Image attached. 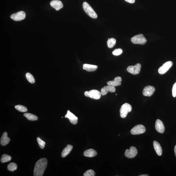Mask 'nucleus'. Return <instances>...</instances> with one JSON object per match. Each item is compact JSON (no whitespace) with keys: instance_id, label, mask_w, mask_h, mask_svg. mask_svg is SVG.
I'll return each instance as SVG.
<instances>
[{"instance_id":"nucleus-1","label":"nucleus","mask_w":176,"mask_h":176,"mask_svg":"<svg viewBox=\"0 0 176 176\" xmlns=\"http://www.w3.org/2000/svg\"><path fill=\"white\" fill-rule=\"evenodd\" d=\"M48 161L45 158H42L36 162L35 164L33 175L34 176H42L47 165Z\"/></svg>"},{"instance_id":"nucleus-2","label":"nucleus","mask_w":176,"mask_h":176,"mask_svg":"<svg viewBox=\"0 0 176 176\" xmlns=\"http://www.w3.org/2000/svg\"><path fill=\"white\" fill-rule=\"evenodd\" d=\"M83 8L84 12L89 16L93 18H97V15L91 7L86 2H84L83 4Z\"/></svg>"},{"instance_id":"nucleus-3","label":"nucleus","mask_w":176,"mask_h":176,"mask_svg":"<svg viewBox=\"0 0 176 176\" xmlns=\"http://www.w3.org/2000/svg\"><path fill=\"white\" fill-rule=\"evenodd\" d=\"M132 106L128 103H124L122 105L120 110V116L122 118H125L128 113L132 110Z\"/></svg>"},{"instance_id":"nucleus-4","label":"nucleus","mask_w":176,"mask_h":176,"mask_svg":"<svg viewBox=\"0 0 176 176\" xmlns=\"http://www.w3.org/2000/svg\"><path fill=\"white\" fill-rule=\"evenodd\" d=\"M131 41L134 44H141L144 45L147 42V40L142 34H139L131 38Z\"/></svg>"},{"instance_id":"nucleus-5","label":"nucleus","mask_w":176,"mask_h":176,"mask_svg":"<svg viewBox=\"0 0 176 176\" xmlns=\"http://www.w3.org/2000/svg\"><path fill=\"white\" fill-rule=\"evenodd\" d=\"M86 97L95 100H99L101 97V92L97 90H92L86 91L84 93Z\"/></svg>"},{"instance_id":"nucleus-6","label":"nucleus","mask_w":176,"mask_h":176,"mask_svg":"<svg viewBox=\"0 0 176 176\" xmlns=\"http://www.w3.org/2000/svg\"><path fill=\"white\" fill-rule=\"evenodd\" d=\"M146 131V129L144 126L142 125H138L134 127L131 132L132 135H139L144 133Z\"/></svg>"},{"instance_id":"nucleus-7","label":"nucleus","mask_w":176,"mask_h":176,"mask_svg":"<svg viewBox=\"0 0 176 176\" xmlns=\"http://www.w3.org/2000/svg\"><path fill=\"white\" fill-rule=\"evenodd\" d=\"M141 64L137 63L134 66H130L128 67L127 71L133 75L139 74L141 71Z\"/></svg>"},{"instance_id":"nucleus-8","label":"nucleus","mask_w":176,"mask_h":176,"mask_svg":"<svg viewBox=\"0 0 176 176\" xmlns=\"http://www.w3.org/2000/svg\"><path fill=\"white\" fill-rule=\"evenodd\" d=\"M173 65V62L171 61H168L165 62V63L163 64V65L160 67L159 69L158 72L160 74H164Z\"/></svg>"},{"instance_id":"nucleus-9","label":"nucleus","mask_w":176,"mask_h":176,"mask_svg":"<svg viewBox=\"0 0 176 176\" xmlns=\"http://www.w3.org/2000/svg\"><path fill=\"white\" fill-rule=\"evenodd\" d=\"M137 153L138 151L136 148L132 146L130 147V150L127 149L126 150L125 155L126 157L129 159H132L136 156Z\"/></svg>"},{"instance_id":"nucleus-10","label":"nucleus","mask_w":176,"mask_h":176,"mask_svg":"<svg viewBox=\"0 0 176 176\" xmlns=\"http://www.w3.org/2000/svg\"><path fill=\"white\" fill-rule=\"evenodd\" d=\"M26 13L23 11H20L11 15V18L15 21H21L25 18Z\"/></svg>"},{"instance_id":"nucleus-11","label":"nucleus","mask_w":176,"mask_h":176,"mask_svg":"<svg viewBox=\"0 0 176 176\" xmlns=\"http://www.w3.org/2000/svg\"><path fill=\"white\" fill-rule=\"evenodd\" d=\"M155 91L154 87L148 86L145 87L142 91V94L144 96L150 97L153 95Z\"/></svg>"},{"instance_id":"nucleus-12","label":"nucleus","mask_w":176,"mask_h":176,"mask_svg":"<svg viewBox=\"0 0 176 176\" xmlns=\"http://www.w3.org/2000/svg\"><path fill=\"white\" fill-rule=\"evenodd\" d=\"M116 89L115 86L108 85L105 86L101 90V94L102 96H104L108 92L114 93L115 92Z\"/></svg>"},{"instance_id":"nucleus-13","label":"nucleus","mask_w":176,"mask_h":176,"mask_svg":"<svg viewBox=\"0 0 176 176\" xmlns=\"http://www.w3.org/2000/svg\"><path fill=\"white\" fill-rule=\"evenodd\" d=\"M155 128L158 132L163 133L164 132L165 127L161 120L159 119L156 120L155 123Z\"/></svg>"},{"instance_id":"nucleus-14","label":"nucleus","mask_w":176,"mask_h":176,"mask_svg":"<svg viewBox=\"0 0 176 176\" xmlns=\"http://www.w3.org/2000/svg\"><path fill=\"white\" fill-rule=\"evenodd\" d=\"M65 117L68 118L71 123L73 125L76 124L78 123V117L71 113L70 111H68Z\"/></svg>"},{"instance_id":"nucleus-15","label":"nucleus","mask_w":176,"mask_h":176,"mask_svg":"<svg viewBox=\"0 0 176 176\" xmlns=\"http://www.w3.org/2000/svg\"><path fill=\"white\" fill-rule=\"evenodd\" d=\"M50 5L57 11H59L63 7V5L62 2L59 0H53L50 2Z\"/></svg>"},{"instance_id":"nucleus-16","label":"nucleus","mask_w":176,"mask_h":176,"mask_svg":"<svg viewBox=\"0 0 176 176\" xmlns=\"http://www.w3.org/2000/svg\"><path fill=\"white\" fill-rule=\"evenodd\" d=\"M122 79L121 77L118 76L115 78L113 81H109L107 82L108 85L113 86H117L121 85Z\"/></svg>"},{"instance_id":"nucleus-17","label":"nucleus","mask_w":176,"mask_h":176,"mask_svg":"<svg viewBox=\"0 0 176 176\" xmlns=\"http://www.w3.org/2000/svg\"><path fill=\"white\" fill-rule=\"evenodd\" d=\"M10 141V139L8 136L7 133L4 132L1 139V144L2 146H4L8 144Z\"/></svg>"},{"instance_id":"nucleus-18","label":"nucleus","mask_w":176,"mask_h":176,"mask_svg":"<svg viewBox=\"0 0 176 176\" xmlns=\"http://www.w3.org/2000/svg\"><path fill=\"white\" fill-rule=\"evenodd\" d=\"M98 68V66L88 64H85L83 65V69L88 72H94Z\"/></svg>"},{"instance_id":"nucleus-19","label":"nucleus","mask_w":176,"mask_h":176,"mask_svg":"<svg viewBox=\"0 0 176 176\" xmlns=\"http://www.w3.org/2000/svg\"><path fill=\"white\" fill-rule=\"evenodd\" d=\"M97 154V151L92 149H88L84 151V156L90 158L94 157Z\"/></svg>"},{"instance_id":"nucleus-20","label":"nucleus","mask_w":176,"mask_h":176,"mask_svg":"<svg viewBox=\"0 0 176 176\" xmlns=\"http://www.w3.org/2000/svg\"><path fill=\"white\" fill-rule=\"evenodd\" d=\"M153 144L154 148L157 155L159 156H161L162 154V150L160 144L156 141H154Z\"/></svg>"},{"instance_id":"nucleus-21","label":"nucleus","mask_w":176,"mask_h":176,"mask_svg":"<svg viewBox=\"0 0 176 176\" xmlns=\"http://www.w3.org/2000/svg\"><path fill=\"white\" fill-rule=\"evenodd\" d=\"M73 147L72 145L68 144L66 148H65L61 153V156L62 158H65L73 150Z\"/></svg>"},{"instance_id":"nucleus-22","label":"nucleus","mask_w":176,"mask_h":176,"mask_svg":"<svg viewBox=\"0 0 176 176\" xmlns=\"http://www.w3.org/2000/svg\"><path fill=\"white\" fill-rule=\"evenodd\" d=\"M24 116L26 118L29 120L30 121H36L38 119V117L37 116L29 113H25L24 114Z\"/></svg>"},{"instance_id":"nucleus-23","label":"nucleus","mask_w":176,"mask_h":176,"mask_svg":"<svg viewBox=\"0 0 176 176\" xmlns=\"http://www.w3.org/2000/svg\"><path fill=\"white\" fill-rule=\"evenodd\" d=\"M116 43V40L114 38H111L108 39L107 44L108 47L110 48H112L114 46Z\"/></svg>"},{"instance_id":"nucleus-24","label":"nucleus","mask_w":176,"mask_h":176,"mask_svg":"<svg viewBox=\"0 0 176 176\" xmlns=\"http://www.w3.org/2000/svg\"><path fill=\"white\" fill-rule=\"evenodd\" d=\"M12 160V157L6 154L2 155L1 161L2 163H5L10 161Z\"/></svg>"},{"instance_id":"nucleus-25","label":"nucleus","mask_w":176,"mask_h":176,"mask_svg":"<svg viewBox=\"0 0 176 176\" xmlns=\"http://www.w3.org/2000/svg\"><path fill=\"white\" fill-rule=\"evenodd\" d=\"M17 165L14 163L12 162L8 165L7 167L8 170L11 171H13L17 170Z\"/></svg>"},{"instance_id":"nucleus-26","label":"nucleus","mask_w":176,"mask_h":176,"mask_svg":"<svg viewBox=\"0 0 176 176\" xmlns=\"http://www.w3.org/2000/svg\"><path fill=\"white\" fill-rule=\"evenodd\" d=\"M15 108L17 110L21 112H26L28 111L27 108L26 107L20 105L15 106Z\"/></svg>"},{"instance_id":"nucleus-27","label":"nucleus","mask_w":176,"mask_h":176,"mask_svg":"<svg viewBox=\"0 0 176 176\" xmlns=\"http://www.w3.org/2000/svg\"><path fill=\"white\" fill-rule=\"evenodd\" d=\"M26 77L28 81L30 83L33 84L35 82V80L33 76L30 73H27L26 75Z\"/></svg>"},{"instance_id":"nucleus-28","label":"nucleus","mask_w":176,"mask_h":176,"mask_svg":"<svg viewBox=\"0 0 176 176\" xmlns=\"http://www.w3.org/2000/svg\"><path fill=\"white\" fill-rule=\"evenodd\" d=\"M37 141L40 148L42 149H43L45 147V142L43 141L39 137L37 138Z\"/></svg>"},{"instance_id":"nucleus-29","label":"nucleus","mask_w":176,"mask_h":176,"mask_svg":"<svg viewBox=\"0 0 176 176\" xmlns=\"http://www.w3.org/2000/svg\"><path fill=\"white\" fill-rule=\"evenodd\" d=\"M123 50L121 48L115 49L112 52L113 54L115 56H118L122 54Z\"/></svg>"},{"instance_id":"nucleus-30","label":"nucleus","mask_w":176,"mask_h":176,"mask_svg":"<svg viewBox=\"0 0 176 176\" xmlns=\"http://www.w3.org/2000/svg\"><path fill=\"white\" fill-rule=\"evenodd\" d=\"M84 176H95V172L92 170H89L87 171L84 174Z\"/></svg>"},{"instance_id":"nucleus-31","label":"nucleus","mask_w":176,"mask_h":176,"mask_svg":"<svg viewBox=\"0 0 176 176\" xmlns=\"http://www.w3.org/2000/svg\"><path fill=\"white\" fill-rule=\"evenodd\" d=\"M172 95L173 97H176V82L173 84L172 88Z\"/></svg>"},{"instance_id":"nucleus-32","label":"nucleus","mask_w":176,"mask_h":176,"mask_svg":"<svg viewBox=\"0 0 176 176\" xmlns=\"http://www.w3.org/2000/svg\"><path fill=\"white\" fill-rule=\"evenodd\" d=\"M125 1L130 3H134L135 1V0H125Z\"/></svg>"},{"instance_id":"nucleus-33","label":"nucleus","mask_w":176,"mask_h":176,"mask_svg":"<svg viewBox=\"0 0 176 176\" xmlns=\"http://www.w3.org/2000/svg\"><path fill=\"white\" fill-rule=\"evenodd\" d=\"M174 151H175V155L176 157V145H175V147Z\"/></svg>"},{"instance_id":"nucleus-34","label":"nucleus","mask_w":176,"mask_h":176,"mask_svg":"<svg viewBox=\"0 0 176 176\" xmlns=\"http://www.w3.org/2000/svg\"><path fill=\"white\" fill-rule=\"evenodd\" d=\"M149 175H139V176H149Z\"/></svg>"},{"instance_id":"nucleus-35","label":"nucleus","mask_w":176,"mask_h":176,"mask_svg":"<svg viewBox=\"0 0 176 176\" xmlns=\"http://www.w3.org/2000/svg\"><path fill=\"white\" fill-rule=\"evenodd\" d=\"M115 95H117V94H115Z\"/></svg>"}]
</instances>
